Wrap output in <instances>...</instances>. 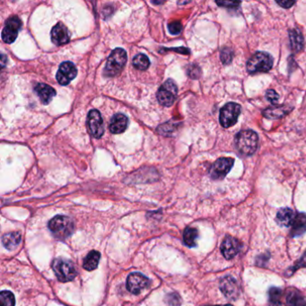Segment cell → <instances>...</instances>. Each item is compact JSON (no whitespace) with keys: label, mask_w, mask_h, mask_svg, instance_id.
Masks as SVG:
<instances>
[{"label":"cell","mask_w":306,"mask_h":306,"mask_svg":"<svg viewBox=\"0 0 306 306\" xmlns=\"http://www.w3.org/2000/svg\"><path fill=\"white\" fill-rule=\"evenodd\" d=\"M74 222L66 216H56L48 222V229L54 237L60 240H65L74 231Z\"/></svg>","instance_id":"cell-1"},{"label":"cell","mask_w":306,"mask_h":306,"mask_svg":"<svg viewBox=\"0 0 306 306\" xmlns=\"http://www.w3.org/2000/svg\"><path fill=\"white\" fill-rule=\"evenodd\" d=\"M258 135L250 130L239 132L234 140L238 151L244 156L254 154L258 148Z\"/></svg>","instance_id":"cell-2"},{"label":"cell","mask_w":306,"mask_h":306,"mask_svg":"<svg viewBox=\"0 0 306 306\" xmlns=\"http://www.w3.org/2000/svg\"><path fill=\"white\" fill-rule=\"evenodd\" d=\"M127 52L123 48H117L110 53L104 68L107 76H115L122 71L127 63Z\"/></svg>","instance_id":"cell-3"},{"label":"cell","mask_w":306,"mask_h":306,"mask_svg":"<svg viewBox=\"0 0 306 306\" xmlns=\"http://www.w3.org/2000/svg\"><path fill=\"white\" fill-rule=\"evenodd\" d=\"M273 58L266 52H257L247 62V72L250 74L265 73L272 70Z\"/></svg>","instance_id":"cell-4"},{"label":"cell","mask_w":306,"mask_h":306,"mask_svg":"<svg viewBox=\"0 0 306 306\" xmlns=\"http://www.w3.org/2000/svg\"><path fill=\"white\" fill-rule=\"evenodd\" d=\"M52 270L58 280L60 282H70L76 276V270L70 260L56 258L52 262Z\"/></svg>","instance_id":"cell-5"},{"label":"cell","mask_w":306,"mask_h":306,"mask_svg":"<svg viewBox=\"0 0 306 306\" xmlns=\"http://www.w3.org/2000/svg\"><path fill=\"white\" fill-rule=\"evenodd\" d=\"M178 94V88L174 80L168 79L162 86L158 89V100L160 104L166 107H170L174 104Z\"/></svg>","instance_id":"cell-6"},{"label":"cell","mask_w":306,"mask_h":306,"mask_svg":"<svg viewBox=\"0 0 306 306\" xmlns=\"http://www.w3.org/2000/svg\"><path fill=\"white\" fill-rule=\"evenodd\" d=\"M240 106L236 102H229L220 110L219 120L224 128L232 127L237 122L240 114Z\"/></svg>","instance_id":"cell-7"},{"label":"cell","mask_w":306,"mask_h":306,"mask_svg":"<svg viewBox=\"0 0 306 306\" xmlns=\"http://www.w3.org/2000/svg\"><path fill=\"white\" fill-rule=\"evenodd\" d=\"M150 284V280L140 272H133L127 278V289L133 294H138L143 290L148 288Z\"/></svg>","instance_id":"cell-8"},{"label":"cell","mask_w":306,"mask_h":306,"mask_svg":"<svg viewBox=\"0 0 306 306\" xmlns=\"http://www.w3.org/2000/svg\"><path fill=\"white\" fill-rule=\"evenodd\" d=\"M234 160L230 158L218 159L210 168V176L213 180H223L232 169Z\"/></svg>","instance_id":"cell-9"},{"label":"cell","mask_w":306,"mask_h":306,"mask_svg":"<svg viewBox=\"0 0 306 306\" xmlns=\"http://www.w3.org/2000/svg\"><path fill=\"white\" fill-rule=\"evenodd\" d=\"M88 127L90 134L96 138H100L104 133V120L97 110H91L88 116Z\"/></svg>","instance_id":"cell-10"},{"label":"cell","mask_w":306,"mask_h":306,"mask_svg":"<svg viewBox=\"0 0 306 306\" xmlns=\"http://www.w3.org/2000/svg\"><path fill=\"white\" fill-rule=\"evenodd\" d=\"M22 27V22L18 16H11L6 22L2 31V40L6 44H12L18 38V32Z\"/></svg>","instance_id":"cell-11"},{"label":"cell","mask_w":306,"mask_h":306,"mask_svg":"<svg viewBox=\"0 0 306 306\" xmlns=\"http://www.w3.org/2000/svg\"><path fill=\"white\" fill-rule=\"evenodd\" d=\"M76 74L78 70L72 62H63L58 70L56 78L62 86H66L76 76Z\"/></svg>","instance_id":"cell-12"},{"label":"cell","mask_w":306,"mask_h":306,"mask_svg":"<svg viewBox=\"0 0 306 306\" xmlns=\"http://www.w3.org/2000/svg\"><path fill=\"white\" fill-rule=\"evenodd\" d=\"M242 248V244L236 238L232 236H226L221 244V252L224 257L228 260L236 257Z\"/></svg>","instance_id":"cell-13"},{"label":"cell","mask_w":306,"mask_h":306,"mask_svg":"<svg viewBox=\"0 0 306 306\" xmlns=\"http://www.w3.org/2000/svg\"><path fill=\"white\" fill-rule=\"evenodd\" d=\"M50 36H52L53 44L58 46L66 44L70 40V32L62 22H58L53 27L52 32H50Z\"/></svg>","instance_id":"cell-14"},{"label":"cell","mask_w":306,"mask_h":306,"mask_svg":"<svg viewBox=\"0 0 306 306\" xmlns=\"http://www.w3.org/2000/svg\"><path fill=\"white\" fill-rule=\"evenodd\" d=\"M220 288L226 298L232 300L236 299L240 293L237 282L234 278H232V276L224 278L220 284Z\"/></svg>","instance_id":"cell-15"},{"label":"cell","mask_w":306,"mask_h":306,"mask_svg":"<svg viewBox=\"0 0 306 306\" xmlns=\"http://www.w3.org/2000/svg\"><path fill=\"white\" fill-rule=\"evenodd\" d=\"M128 118L124 114H118L114 115L110 122V132L114 134H120L127 130Z\"/></svg>","instance_id":"cell-16"},{"label":"cell","mask_w":306,"mask_h":306,"mask_svg":"<svg viewBox=\"0 0 306 306\" xmlns=\"http://www.w3.org/2000/svg\"><path fill=\"white\" fill-rule=\"evenodd\" d=\"M34 90L42 104H48L52 100L53 97L56 96L55 89L46 84H38L35 86Z\"/></svg>","instance_id":"cell-17"},{"label":"cell","mask_w":306,"mask_h":306,"mask_svg":"<svg viewBox=\"0 0 306 306\" xmlns=\"http://www.w3.org/2000/svg\"><path fill=\"white\" fill-rule=\"evenodd\" d=\"M296 214H294L293 210L289 208H283L278 210L276 214V222L281 226H290L293 224L294 220L296 218Z\"/></svg>","instance_id":"cell-18"},{"label":"cell","mask_w":306,"mask_h":306,"mask_svg":"<svg viewBox=\"0 0 306 306\" xmlns=\"http://www.w3.org/2000/svg\"><path fill=\"white\" fill-rule=\"evenodd\" d=\"M292 108L286 107L284 105H276V106H270L266 110H263V116L268 118L276 120V118H282L286 114L290 112Z\"/></svg>","instance_id":"cell-19"},{"label":"cell","mask_w":306,"mask_h":306,"mask_svg":"<svg viewBox=\"0 0 306 306\" xmlns=\"http://www.w3.org/2000/svg\"><path fill=\"white\" fill-rule=\"evenodd\" d=\"M291 226H292L290 231L291 236H300L302 234H304L306 232V213H299L296 214V218L294 220L293 224Z\"/></svg>","instance_id":"cell-20"},{"label":"cell","mask_w":306,"mask_h":306,"mask_svg":"<svg viewBox=\"0 0 306 306\" xmlns=\"http://www.w3.org/2000/svg\"><path fill=\"white\" fill-rule=\"evenodd\" d=\"M286 306H306V300L302 294L296 289H288L286 296Z\"/></svg>","instance_id":"cell-21"},{"label":"cell","mask_w":306,"mask_h":306,"mask_svg":"<svg viewBox=\"0 0 306 306\" xmlns=\"http://www.w3.org/2000/svg\"><path fill=\"white\" fill-rule=\"evenodd\" d=\"M290 45L294 52H301L304 48V37L302 32L298 29H293L289 31Z\"/></svg>","instance_id":"cell-22"},{"label":"cell","mask_w":306,"mask_h":306,"mask_svg":"<svg viewBox=\"0 0 306 306\" xmlns=\"http://www.w3.org/2000/svg\"><path fill=\"white\" fill-rule=\"evenodd\" d=\"M101 258V254L97 250H92L86 255L84 260L83 267L88 272H92L98 267V264Z\"/></svg>","instance_id":"cell-23"},{"label":"cell","mask_w":306,"mask_h":306,"mask_svg":"<svg viewBox=\"0 0 306 306\" xmlns=\"http://www.w3.org/2000/svg\"><path fill=\"white\" fill-rule=\"evenodd\" d=\"M21 242V234L18 232L6 234L2 237V244L6 249L12 250L18 246Z\"/></svg>","instance_id":"cell-24"},{"label":"cell","mask_w":306,"mask_h":306,"mask_svg":"<svg viewBox=\"0 0 306 306\" xmlns=\"http://www.w3.org/2000/svg\"><path fill=\"white\" fill-rule=\"evenodd\" d=\"M198 237V232L196 228H187L184 230V244L188 247L192 248L197 245Z\"/></svg>","instance_id":"cell-25"},{"label":"cell","mask_w":306,"mask_h":306,"mask_svg":"<svg viewBox=\"0 0 306 306\" xmlns=\"http://www.w3.org/2000/svg\"><path fill=\"white\" fill-rule=\"evenodd\" d=\"M133 66H135L138 70L144 71L148 70L150 66V60L146 55L138 54L133 60Z\"/></svg>","instance_id":"cell-26"},{"label":"cell","mask_w":306,"mask_h":306,"mask_svg":"<svg viewBox=\"0 0 306 306\" xmlns=\"http://www.w3.org/2000/svg\"><path fill=\"white\" fill-rule=\"evenodd\" d=\"M282 290L278 288H272L268 291L270 306H281Z\"/></svg>","instance_id":"cell-27"},{"label":"cell","mask_w":306,"mask_h":306,"mask_svg":"<svg viewBox=\"0 0 306 306\" xmlns=\"http://www.w3.org/2000/svg\"><path fill=\"white\" fill-rule=\"evenodd\" d=\"M16 299L12 292L4 290L0 293V306H14Z\"/></svg>","instance_id":"cell-28"},{"label":"cell","mask_w":306,"mask_h":306,"mask_svg":"<svg viewBox=\"0 0 306 306\" xmlns=\"http://www.w3.org/2000/svg\"><path fill=\"white\" fill-rule=\"evenodd\" d=\"M232 60V52L231 48H224L221 52V60L224 64H230Z\"/></svg>","instance_id":"cell-29"},{"label":"cell","mask_w":306,"mask_h":306,"mask_svg":"<svg viewBox=\"0 0 306 306\" xmlns=\"http://www.w3.org/2000/svg\"><path fill=\"white\" fill-rule=\"evenodd\" d=\"M168 30L170 32V34L178 35L182 30V26L178 21H174V22H170L168 24Z\"/></svg>","instance_id":"cell-30"},{"label":"cell","mask_w":306,"mask_h":306,"mask_svg":"<svg viewBox=\"0 0 306 306\" xmlns=\"http://www.w3.org/2000/svg\"><path fill=\"white\" fill-rule=\"evenodd\" d=\"M166 301L170 306H179L180 304V298L177 294H168Z\"/></svg>","instance_id":"cell-31"},{"label":"cell","mask_w":306,"mask_h":306,"mask_svg":"<svg viewBox=\"0 0 306 306\" xmlns=\"http://www.w3.org/2000/svg\"><path fill=\"white\" fill-rule=\"evenodd\" d=\"M306 252L304 254V255L302 256V258H300L299 260H298L296 264L294 266L291 270H290V273H289V275H292L294 272H296V270H298V268H306Z\"/></svg>","instance_id":"cell-32"},{"label":"cell","mask_w":306,"mask_h":306,"mask_svg":"<svg viewBox=\"0 0 306 306\" xmlns=\"http://www.w3.org/2000/svg\"><path fill=\"white\" fill-rule=\"evenodd\" d=\"M216 4L220 6H223V8H237L240 3L239 1H236V2H232V1H218Z\"/></svg>","instance_id":"cell-33"},{"label":"cell","mask_w":306,"mask_h":306,"mask_svg":"<svg viewBox=\"0 0 306 306\" xmlns=\"http://www.w3.org/2000/svg\"><path fill=\"white\" fill-rule=\"evenodd\" d=\"M266 98L268 101L272 102V104H276L280 96L274 90H268L267 94H266Z\"/></svg>","instance_id":"cell-34"},{"label":"cell","mask_w":306,"mask_h":306,"mask_svg":"<svg viewBox=\"0 0 306 306\" xmlns=\"http://www.w3.org/2000/svg\"><path fill=\"white\" fill-rule=\"evenodd\" d=\"M278 4L281 6L282 8H291L293 4H294V1H278L276 2Z\"/></svg>","instance_id":"cell-35"},{"label":"cell","mask_w":306,"mask_h":306,"mask_svg":"<svg viewBox=\"0 0 306 306\" xmlns=\"http://www.w3.org/2000/svg\"><path fill=\"white\" fill-rule=\"evenodd\" d=\"M229 306V304H228V306Z\"/></svg>","instance_id":"cell-36"}]
</instances>
